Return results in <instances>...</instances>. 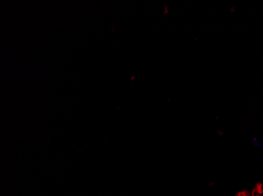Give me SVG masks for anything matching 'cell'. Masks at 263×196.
<instances>
[{"mask_svg": "<svg viewBox=\"0 0 263 196\" xmlns=\"http://www.w3.org/2000/svg\"><path fill=\"white\" fill-rule=\"evenodd\" d=\"M236 196H252V194H251V191H248V190H242V191L236 193Z\"/></svg>", "mask_w": 263, "mask_h": 196, "instance_id": "obj_2", "label": "cell"}, {"mask_svg": "<svg viewBox=\"0 0 263 196\" xmlns=\"http://www.w3.org/2000/svg\"><path fill=\"white\" fill-rule=\"evenodd\" d=\"M252 196H262L263 195V185L261 183H257L254 187L252 191H251Z\"/></svg>", "mask_w": 263, "mask_h": 196, "instance_id": "obj_1", "label": "cell"}]
</instances>
